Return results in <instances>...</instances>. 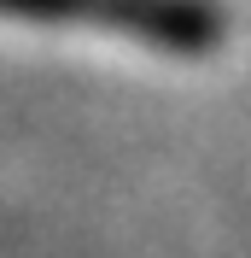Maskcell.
<instances>
[{"label": "cell", "mask_w": 251, "mask_h": 258, "mask_svg": "<svg viewBox=\"0 0 251 258\" xmlns=\"http://www.w3.org/2000/svg\"><path fill=\"white\" fill-rule=\"evenodd\" d=\"M18 12L41 18H88V24H111V30H135L170 47H204L216 41V18L199 0H0Z\"/></svg>", "instance_id": "cell-1"}]
</instances>
